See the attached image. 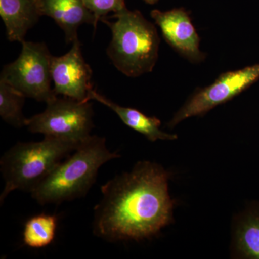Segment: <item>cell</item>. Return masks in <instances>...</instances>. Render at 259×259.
I'll list each match as a JSON object with an SVG mask.
<instances>
[{
  "instance_id": "1",
  "label": "cell",
  "mask_w": 259,
  "mask_h": 259,
  "mask_svg": "<svg viewBox=\"0 0 259 259\" xmlns=\"http://www.w3.org/2000/svg\"><path fill=\"white\" fill-rule=\"evenodd\" d=\"M169 177L161 165L140 161L131 172L102 185V198L95 207L94 234L110 242L139 241L157 235L173 221Z\"/></svg>"
},
{
  "instance_id": "2",
  "label": "cell",
  "mask_w": 259,
  "mask_h": 259,
  "mask_svg": "<svg viewBox=\"0 0 259 259\" xmlns=\"http://www.w3.org/2000/svg\"><path fill=\"white\" fill-rule=\"evenodd\" d=\"M120 157L107 147L105 138L90 136L30 192L40 204H59L83 197L96 181L99 169Z\"/></svg>"
},
{
  "instance_id": "3",
  "label": "cell",
  "mask_w": 259,
  "mask_h": 259,
  "mask_svg": "<svg viewBox=\"0 0 259 259\" xmlns=\"http://www.w3.org/2000/svg\"><path fill=\"white\" fill-rule=\"evenodd\" d=\"M101 21L108 25L112 40L107 55L116 69L128 77H139L151 72L157 62L160 37L154 24L138 10L125 8Z\"/></svg>"
},
{
  "instance_id": "4",
  "label": "cell",
  "mask_w": 259,
  "mask_h": 259,
  "mask_svg": "<svg viewBox=\"0 0 259 259\" xmlns=\"http://www.w3.org/2000/svg\"><path fill=\"white\" fill-rule=\"evenodd\" d=\"M79 144L60 138L45 136L41 141L19 142L8 150L0 161L5 182L0 203L3 204L13 191L22 190L30 193Z\"/></svg>"
},
{
  "instance_id": "5",
  "label": "cell",
  "mask_w": 259,
  "mask_h": 259,
  "mask_svg": "<svg viewBox=\"0 0 259 259\" xmlns=\"http://www.w3.org/2000/svg\"><path fill=\"white\" fill-rule=\"evenodd\" d=\"M21 44L18 59L3 67L0 81L25 97L47 103L57 96L51 88L53 56L45 42L24 40Z\"/></svg>"
},
{
  "instance_id": "6",
  "label": "cell",
  "mask_w": 259,
  "mask_h": 259,
  "mask_svg": "<svg viewBox=\"0 0 259 259\" xmlns=\"http://www.w3.org/2000/svg\"><path fill=\"white\" fill-rule=\"evenodd\" d=\"M41 113L27 118L25 126L33 134L81 143L94 127L93 103L56 96Z\"/></svg>"
},
{
  "instance_id": "7",
  "label": "cell",
  "mask_w": 259,
  "mask_h": 259,
  "mask_svg": "<svg viewBox=\"0 0 259 259\" xmlns=\"http://www.w3.org/2000/svg\"><path fill=\"white\" fill-rule=\"evenodd\" d=\"M258 79L259 64L223 73L212 84L193 94L168 122V127H175L190 117L204 115L238 96Z\"/></svg>"
},
{
  "instance_id": "8",
  "label": "cell",
  "mask_w": 259,
  "mask_h": 259,
  "mask_svg": "<svg viewBox=\"0 0 259 259\" xmlns=\"http://www.w3.org/2000/svg\"><path fill=\"white\" fill-rule=\"evenodd\" d=\"M92 76L93 71L83 59L79 39L72 42V47L64 55L53 56L51 77L57 96L90 101V93L94 90Z\"/></svg>"
},
{
  "instance_id": "9",
  "label": "cell",
  "mask_w": 259,
  "mask_h": 259,
  "mask_svg": "<svg viewBox=\"0 0 259 259\" xmlns=\"http://www.w3.org/2000/svg\"><path fill=\"white\" fill-rule=\"evenodd\" d=\"M151 16L163 38L179 54L193 64L204 61L206 54L199 49L200 38L187 10L183 8L164 12L153 10Z\"/></svg>"
},
{
  "instance_id": "10",
  "label": "cell",
  "mask_w": 259,
  "mask_h": 259,
  "mask_svg": "<svg viewBox=\"0 0 259 259\" xmlns=\"http://www.w3.org/2000/svg\"><path fill=\"white\" fill-rule=\"evenodd\" d=\"M42 15L50 17L64 32L66 44L78 38V29L83 24L96 29L95 15L85 6L83 0H39Z\"/></svg>"
},
{
  "instance_id": "11",
  "label": "cell",
  "mask_w": 259,
  "mask_h": 259,
  "mask_svg": "<svg viewBox=\"0 0 259 259\" xmlns=\"http://www.w3.org/2000/svg\"><path fill=\"white\" fill-rule=\"evenodd\" d=\"M0 15L10 42H22L42 16L39 0H0Z\"/></svg>"
},
{
  "instance_id": "12",
  "label": "cell",
  "mask_w": 259,
  "mask_h": 259,
  "mask_svg": "<svg viewBox=\"0 0 259 259\" xmlns=\"http://www.w3.org/2000/svg\"><path fill=\"white\" fill-rule=\"evenodd\" d=\"M90 100H95L110 108L117 114L124 124L144 135L151 142H155L157 140L174 141L178 138L176 134L163 132L160 129L161 120H158L157 117H148L136 109L117 105L101 94L97 93L95 90L90 93Z\"/></svg>"
},
{
  "instance_id": "13",
  "label": "cell",
  "mask_w": 259,
  "mask_h": 259,
  "mask_svg": "<svg viewBox=\"0 0 259 259\" xmlns=\"http://www.w3.org/2000/svg\"><path fill=\"white\" fill-rule=\"evenodd\" d=\"M234 248L242 258L259 259V211L243 215L235 230Z\"/></svg>"
},
{
  "instance_id": "14",
  "label": "cell",
  "mask_w": 259,
  "mask_h": 259,
  "mask_svg": "<svg viewBox=\"0 0 259 259\" xmlns=\"http://www.w3.org/2000/svg\"><path fill=\"white\" fill-rule=\"evenodd\" d=\"M57 218L51 214H40L25 223L23 242L32 248H42L50 245L56 236Z\"/></svg>"
},
{
  "instance_id": "15",
  "label": "cell",
  "mask_w": 259,
  "mask_h": 259,
  "mask_svg": "<svg viewBox=\"0 0 259 259\" xmlns=\"http://www.w3.org/2000/svg\"><path fill=\"white\" fill-rule=\"evenodd\" d=\"M25 98L8 83L0 81V116L5 122L17 128L25 126L27 118L23 113Z\"/></svg>"
},
{
  "instance_id": "16",
  "label": "cell",
  "mask_w": 259,
  "mask_h": 259,
  "mask_svg": "<svg viewBox=\"0 0 259 259\" xmlns=\"http://www.w3.org/2000/svg\"><path fill=\"white\" fill-rule=\"evenodd\" d=\"M85 6L96 19L97 23L110 13H117L125 9V0H83Z\"/></svg>"
},
{
  "instance_id": "17",
  "label": "cell",
  "mask_w": 259,
  "mask_h": 259,
  "mask_svg": "<svg viewBox=\"0 0 259 259\" xmlns=\"http://www.w3.org/2000/svg\"><path fill=\"white\" fill-rule=\"evenodd\" d=\"M146 3L150 5H154L156 4V3H158L159 0H144Z\"/></svg>"
}]
</instances>
